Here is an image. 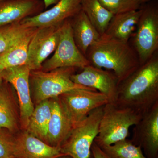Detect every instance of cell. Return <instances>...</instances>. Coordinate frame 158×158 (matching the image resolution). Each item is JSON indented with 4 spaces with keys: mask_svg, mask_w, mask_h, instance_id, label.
Returning <instances> with one entry per match:
<instances>
[{
    "mask_svg": "<svg viewBox=\"0 0 158 158\" xmlns=\"http://www.w3.org/2000/svg\"><path fill=\"white\" fill-rule=\"evenodd\" d=\"M158 102V58L155 55L118 85L116 103L144 115Z\"/></svg>",
    "mask_w": 158,
    "mask_h": 158,
    "instance_id": "6da1fadb",
    "label": "cell"
},
{
    "mask_svg": "<svg viewBox=\"0 0 158 158\" xmlns=\"http://www.w3.org/2000/svg\"><path fill=\"white\" fill-rule=\"evenodd\" d=\"M90 65L112 72L119 84L140 65L135 49L128 43L101 37L86 54Z\"/></svg>",
    "mask_w": 158,
    "mask_h": 158,
    "instance_id": "7a4b0ae2",
    "label": "cell"
},
{
    "mask_svg": "<svg viewBox=\"0 0 158 158\" xmlns=\"http://www.w3.org/2000/svg\"><path fill=\"white\" fill-rule=\"evenodd\" d=\"M143 115L131 108L109 102L104 106L98 135L94 143L100 148L109 146L127 138L130 128L135 125Z\"/></svg>",
    "mask_w": 158,
    "mask_h": 158,
    "instance_id": "3957f363",
    "label": "cell"
},
{
    "mask_svg": "<svg viewBox=\"0 0 158 158\" xmlns=\"http://www.w3.org/2000/svg\"><path fill=\"white\" fill-rule=\"evenodd\" d=\"M77 68L62 67L50 71L31 70L29 82L31 97L34 106L48 99L57 98L73 89L83 88L94 90L74 83L71 77Z\"/></svg>",
    "mask_w": 158,
    "mask_h": 158,
    "instance_id": "277c9868",
    "label": "cell"
},
{
    "mask_svg": "<svg viewBox=\"0 0 158 158\" xmlns=\"http://www.w3.org/2000/svg\"><path fill=\"white\" fill-rule=\"evenodd\" d=\"M104 106L91 111L74 127L60 146L62 154L73 158H90L91 146L98 135Z\"/></svg>",
    "mask_w": 158,
    "mask_h": 158,
    "instance_id": "5b68a950",
    "label": "cell"
},
{
    "mask_svg": "<svg viewBox=\"0 0 158 158\" xmlns=\"http://www.w3.org/2000/svg\"><path fill=\"white\" fill-rule=\"evenodd\" d=\"M134 44L140 65L149 60L158 48V10L154 5L141 7Z\"/></svg>",
    "mask_w": 158,
    "mask_h": 158,
    "instance_id": "8992f818",
    "label": "cell"
},
{
    "mask_svg": "<svg viewBox=\"0 0 158 158\" xmlns=\"http://www.w3.org/2000/svg\"><path fill=\"white\" fill-rule=\"evenodd\" d=\"M90 65L85 55L78 48L73 35L70 19L61 27L60 40L53 56L43 63L40 70L50 71L62 67L81 68Z\"/></svg>",
    "mask_w": 158,
    "mask_h": 158,
    "instance_id": "52a82bcc",
    "label": "cell"
},
{
    "mask_svg": "<svg viewBox=\"0 0 158 158\" xmlns=\"http://www.w3.org/2000/svg\"><path fill=\"white\" fill-rule=\"evenodd\" d=\"M58 97L73 127L91 111L110 102L103 94L83 88L73 89Z\"/></svg>",
    "mask_w": 158,
    "mask_h": 158,
    "instance_id": "ba28073f",
    "label": "cell"
},
{
    "mask_svg": "<svg viewBox=\"0 0 158 158\" xmlns=\"http://www.w3.org/2000/svg\"><path fill=\"white\" fill-rule=\"evenodd\" d=\"M31 71L27 65H23L6 69L2 73L3 80L12 86L17 95L21 131L27 129L34 108L29 82Z\"/></svg>",
    "mask_w": 158,
    "mask_h": 158,
    "instance_id": "9c48e42d",
    "label": "cell"
},
{
    "mask_svg": "<svg viewBox=\"0 0 158 158\" xmlns=\"http://www.w3.org/2000/svg\"><path fill=\"white\" fill-rule=\"evenodd\" d=\"M62 26L37 28L29 46L26 65L31 70L40 69L43 63L56 50L60 40Z\"/></svg>",
    "mask_w": 158,
    "mask_h": 158,
    "instance_id": "30bf717a",
    "label": "cell"
},
{
    "mask_svg": "<svg viewBox=\"0 0 158 158\" xmlns=\"http://www.w3.org/2000/svg\"><path fill=\"white\" fill-rule=\"evenodd\" d=\"M82 69L81 72L71 77L74 83L103 94L110 102H116L119 83L112 72L90 65Z\"/></svg>",
    "mask_w": 158,
    "mask_h": 158,
    "instance_id": "8fae6325",
    "label": "cell"
},
{
    "mask_svg": "<svg viewBox=\"0 0 158 158\" xmlns=\"http://www.w3.org/2000/svg\"><path fill=\"white\" fill-rule=\"evenodd\" d=\"M131 140L147 158H158V102L135 125Z\"/></svg>",
    "mask_w": 158,
    "mask_h": 158,
    "instance_id": "7c38bea8",
    "label": "cell"
},
{
    "mask_svg": "<svg viewBox=\"0 0 158 158\" xmlns=\"http://www.w3.org/2000/svg\"><path fill=\"white\" fill-rule=\"evenodd\" d=\"M82 0H60L56 4L34 16L20 22L28 27L61 26L81 10Z\"/></svg>",
    "mask_w": 158,
    "mask_h": 158,
    "instance_id": "4fadbf2b",
    "label": "cell"
},
{
    "mask_svg": "<svg viewBox=\"0 0 158 158\" xmlns=\"http://www.w3.org/2000/svg\"><path fill=\"white\" fill-rule=\"evenodd\" d=\"M64 155L60 147L51 146L27 131L15 135L14 158H56Z\"/></svg>",
    "mask_w": 158,
    "mask_h": 158,
    "instance_id": "5bb4252c",
    "label": "cell"
},
{
    "mask_svg": "<svg viewBox=\"0 0 158 158\" xmlns=\"http://www.w3.org/2000/svg\"><path fill=\"white\" fill-rule=\"evenodd\" d=\"M0 128L14 135L21 131L17 95L12 86L4 80L0 84Z\"/></svg>",
    "mask_w": 158,
    "mask_h": 158,
    "instance_id": "9a60e30c",
    "label": "cell"
},
{
    "mask_svg": "<svg viewBox=\"0 0 158 158\" xmlns=\"http://www.w3.org/2000/svg\"><path fill=\"white\" fill-rule=\"evenodd\" d=\"M45 10L42 0L0 1V27L20 22Z\"/></svg>",
    "mask_w": 158,
    "mask_h": 158,
    "instance_id": "2e32d148",
    "label": "cell"
},
{
    "mask_svg": "<svg viewBox=\"0 0 158 158\" xmlns=\"http://www.w3.org/2000/svg\"><path fill=\"white\" fill-rule=\"evenodd\" d=\"M73 128L72 123L59 98H52V107L47 132L46 143L51 146L60 148Z\"/></svg>",
    "mask_w": 158,
    "mask_h": 158,
    "instance_id": "e0dca14e",
    "label": "cell"
},
{
    "mask_svg": "<svg viewBox=\"0 0 158 158\" xmlns=\"http://www.w3.org/2000/svg\"><path fill=\"white\" fill-rule=\"evenodd\" d=\"M139 10L114 15L102 37L124 43L129 40L135 34L141 15Z\"/></svg>",
    "mask_w": 158,
    "mask_h": 158,
    "instance_id": "ac0fdd59",
    "label": "cell"
},
{
    "mask_svg": "<svg viewBox=\"0 0 158 158\" xmlns=\"http://www.w3.org/2000/svg\"><path fill=\"white\" fill-rule=\"evenodd\" d=\"M74 40L78 48L86 56L88 48L100 38L101 35L83 10L70 19Z\"/></svg>",
    "mask_w": 158,
    "mask_h": 158,
    "instance_id": "d6986e66",
    "label": "cell"
},
{
    "mask_svg": "<svg viewBox=\"0 0 158 158\" xmlns=\"http://www.w3.org/2000/svg\"><path fill=\"white\" fill-rule=\"evenodd\" d=\"M37 29L31 28L8 50L0 55V61L5 69L26 65L29 44Z\"/></svg>",
    "mask_w": 158,
    "mask_h": 158,
    "instance_id": "ffe728a7",
    "label": "cell"
},
{
    "mask_svg": "<svg viewBox=\"0 0 158 158\" xmlns=\"http://www.w3.org/2000/svg\"><path fill=\"white\" fill-rule=\"evenodd\" d=\"M52 107V98L43 101L34 106V110L29 119L28 124L26 130L45 143Z\"/></svg>",
    "mask_w": 158,
    "mask_h": 158,
    "instance_id": "44dd1931",
    "label": "cell"
},
{
    "mask_svg": "<svg viewBox=\"0 0 158 158\" xmlns=\"http://www.w3.org/2000/svg\"><path fill=\"white\" fill-rule=\"evenodd\" d=\"M81 9L102 36L113 15L102 6L99 0H82Z\"/></svg>",
    "mask_w": 158,
    "mask_h": 158,
    "instance_id": "7402d4cb",
    "label": "cell"
},
{
    "mask_svg": "<svg viewBox=\"0 0 158 158\" xmlns=\"http://www.w3.org/2000/svg\"><path fill=\"white\" fill-rule=\"evenodd\" d=\"M100 148L111 158H147L140 146L127 138Z\"/></svg>",
    "mask_w": 158,
    "mask_h": 158,
    "instance_id": "603a6c76",
    "label": "cell"
},
{
    "mask_svg": "<svg viewBox=\"0 0 158 158\" xmlns=\"http://www.w3.org/2000/svg\"><path fill=\"white\" fill-rule=\"evenodd\" d=\"M32 27L20 22L0 27V55L6 52Z\"/></svg>",
    "mask_w": 158,
    "mask_h": 158,
    "instance_id": "cb8c5ba5",
    "label": "cell"
},
{
    "mask_svg": "<svg viewBox=\"0 0 158 158\" xmlns=\"http://www.w3.org/2000/svg\"><path fill=\"white\" fill-rule=\"evenodd\" d=\"M102 6L112 14H120L141 9L139 0H99Z\"/></svg>",
    "mask_w": 158,
    "mask_h": 158,
    "instance_id": "d4e9b609",
    "label": "cell"
},
{
    "mask_svg": "<svg viewBox=\"0 0 158 158\" xmlns=\"http://www.w3.org/2000/svg\"><path fill=\"white\" fill-rule=\"evenodd\" d=\"M15 139V135L0 128V158H14Z\"/></svg>",
    "mask_w": 158,
    "mask_h": 158,
    "instance_id": "484cf974",
    "label": "cell"
},
{
    "mask_svg": "<svg viewBox=\"0 0 158 158\" xmlns=\"http://www.w3.org/2000/svg\"><path fill=\"white\" fill-rule=\"evenodd\" d=\"M91 152L94 158H111L94 142L91 146Z\"/></svg>",
    "mask_w": 158,
    "mask_h": 158,
    "instance_id": "4316f807",
    "label": "cell"
},
{
    "mask_svg": "<svg viewBox=\"0 0 158 158\" xmlns=\"http://www.w3.org/2000/svg\"><path fill=\"white\" fill-rule=\"evenodd\" d=\"M44 4V9L46 10L49 7H52L59 2L60 0H42Z\"/></svg>",
    "mask_w": 158,
    "mask_h": 158,
    "instance_id": "83f0119b",
    "label": "cell"
},
{
    "mask_svg": "<svg viewBox=\"0 0 158 158\" xmlns=\"http://www.w3.org/2000/svg\"><path fill=\"white\" fill-rule=\"evenodd\" d=\"M4 69H4L3 65H2V63H1V61H0V84H1L3 81L2 73Z\"/></svg>",
    "mask_w": 158,
    "mask_h": 158,
    "instance_id": "f1b7e54d",
    "label": "cell"
},
{
    "mask_svg": "<svg viewBox=\"0 0 158 158\" xmlns=\"http://www.w3.org/2000/svg\"><path fill=\"white\" fill-rule=\"evenodd\" d=\"M56 158H73L71 157L70 156H69L64 155V156H59V157Z\"/></svg>",
    "mask_w": 158,
    "mask_h": 158,
    "instance_id": "f546056e",
    "label": "cell"
},
{
    "mask_svg": "<svg viewBox=\"0 0 158 158\" xmlns=\"http://www.w3.org/2000/svg\"><path fill=\"white\" fill-rule=\"evenodd\" d=\"M149 1H150V0H139L141 5H143V4H144V3L147 2H148Z\"/></svg>",
    "mask_w": 158,
    "mask_h": 158,
    "instance_id": "4dcf8cb0",
    "label": "cell"
},
{
    "mask_svg": "<svg viewBox=\"0 0 158 158\" xmlns=\"http://www.w3.org/2000/svg\"><path fill=\"white\" fill-rule=\"evenodd\" d=\"M2 1V0H0V1Z\"/></svg>",
    "mask_w": 158,
    "mask_h": 158,
    "instance_id": "1f68e13d",
    "label": "cell"
}]
</instances>
